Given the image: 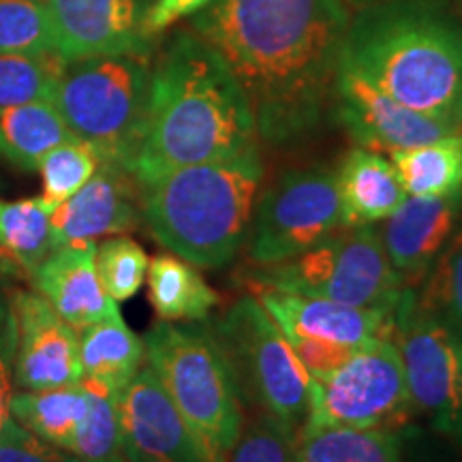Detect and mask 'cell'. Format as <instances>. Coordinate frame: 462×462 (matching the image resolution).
<instances>
[{"mask_svg": "<svg viewBox=\"0 0 462 462\" xmlns=\"http://www.w3.org/2000/svg\"><path fill=\"white\" fill-rule=\"evenodd\" d=\"M345 0H210L195 31L245 90L257 133L285 146L319 126L349 28Z\"/></svg>", "mask_w": 462, "mask_h": 462, "instance_id": "cell-1", "label": "cell"}, {"mask_svg": "<svg viewBox=\"0 0 462 462\" xmlns=\"http://www.w3.org/2000/svg\"><path fill=\"white\" fill-rule=\"evenodd\" d=\"M255 114L223 56L178 32L152 67L143 137L131 173L142 184L259 146Z\"/></svg>", "mask_w": 462, "mask_h": 462, "instance_id": "cell-2", "label": "cell"}, {"mask_svg": "<svg viewBox=\"0 0 462 462\" xmlns=\"http://www.w3.org/2000/svg\"><path fill=\"white\" fill-rule=\"evenodd\" d=\"M340 62L413 112L462 131V22L446 0L357 9Z\"/></svg>", "mask_w": 462, "mask_h": 462, "instance_id": "cell-3", "label": "cell"}, {"mask_svg": "<svg viewBox=\"0 0 462 462\" xmlns=\"http://www.w3.org/2000/svg\"><path fill=\"white\" fill-rule=\"evenodd\" d=\"M262 180L259 146L182 167L143 184L142 218L159 245L195 268H227L246 245Z\"/></svg>", "mask_w": 462, "mask_h": 462, "instance_id": "cell-4", "label": "cell"}, {"mask_svg": "<svg viewBox=\"0 0 462 462\" xmlns=\"http://www.w3.org/2000/svg\"><path fill=\"white\" fill-rule=\"evenodd\" d=\"M142 340L148 366L198 437L208 460H227L245 429V404L208 323L161 319Z\"/></svg>", "mask_w": 462, "mask_h": 462, "instance_id": "cell-5", "label": "cell"}, {"mask_svg": "<svg viewBox=\"0 0 462 462\" xmlns=\"http://www.w3.org/2000/svg\"><path fill=\"white\" fill-rule=\"evenodd\" d=\"M150 82V54L84 58L67 62L51 103L78 140L131 171L146 126Z\"/></svg>", "mask_w": 462, "mask_h": 462, "instance_id": "cell-6", "label": "cell"}, {"mask_svg": "<svg viewBox=\"0 0 462 462\" xmlns=\"http://www.w3.org/2000/svg\"><path fill=\"white\" fill-rule=\"evenodd\" d=\"M240 276L246 289H279L385 313H394L407 287L392 268L374 225H345L287 262L246 265Z\"/></svg>", "mask_w": 462, "mask_h": 462, "instance_id": "cell-7", "label": "cell"}, {"mask_svg": "<svg viewBox=\"0 0 462 462\" xmlns=\"http://www.w3.org/2000/svg\"><path fill=\"white\" fill-rule=\"evenodd\" d=\"M208 328L229 364L242 404L300 430L310 402V374L259 300L246 293Z\"/></svg>", "mask_w": 462, "mask_h": 462, "instance_id": "cell-8", "label": "cell"}, {"mask_svg": "<svg viewBox=\"0 0 462 462\" xmlns=\"http://www.w3.org/2000/svg\"><path fill=\"white\" fill-rule=\"evenodd\" d=\"M415 418L394 340L362 346L337 373L310 379V402L298 432L321 429L407 430Z\"/></svg>", "mask_w": 462, "mask_h": 462, "instance_id": "cell-9", "label": "cell"}, {"mask_svg": "<svg viewBox=\"0 0 462 462\" xmlns=\"http://www.w3.org/2000/svg\"><path fill=\"white\" fill-rule=\"evenodd\" d=\"M337 171L289 170L259 193L246 238V265H273L309 251L345 227Z\"/></svg>", "mask_w": 462, "mask_h": 462, "instance_id": "cell-10", "label": "cell"}, {"mask_svg": "<svg viewBox=\"0 0 462 462\" xmlns=\"http://www.w3.org/2000/svg\"><path fill=\"white\" fill-rule=\"evenodd\" d=\"M392 319V340L401 354L415 418L429 421L432 430L452 437L462 343L437 317L421 309L411 285L402 289Z\"/></svg>", "mask_w": 462, "mask_h": 462, "instance_id": "cell-11", "label": "cell"}, {"mask_svg": "<svg viewBox=\"0 0 462 462\" xmlns=\"http://www.w3.org/2000/svg\"><path fill=\"white\" fill-rule=\"evenodd\" d=\"M334 107L338 123L357 146L374 152L390 154L462 133L392 99L345 62H338L334 79Z\"/></svg>", "mask_w": 462, "mask_h": 462, "instance_id": "cell-12", "label": "cell"}, {"mask_svg": "<svg viewBox=\"0 0 462 462\" xmlns=\"http://www.w3.org/2000/svg\"><path fill=\"white\" fill-rule=\"evenodd\" d=\"M126 462H210L150 366L116 394Z\"/></svg>", "mask_w": 462, "mask_h": 462, "instance_id": "cell-13", "label": "cell"}, {"mask_svg": "<svg viewBox=\"0 0 462 462\" xmlns=\"http://www.w3.org/2000/svg\"><path fill=\"white\" fill-rule=\"evenodd\" d=\"M154 0H45L54 50L67 62L95 56L150 54L146 17Z\"/></svg>", "mask_w": 462, "mask_h": 462, "instance_id": "cell-14", "label": "cell"}, {"mask_svg": "<svg viewBox=\"0 0 462 462\" xmlns=\"http://www.w3.org/2000/svg\"><path fill=\"white\" fill-rule=\"evenodd\" d=\"M15 321V390H50L82 381L79 332L37 289L9 296Z\"/></svg>", "mask_w": 462, "mask_h": 462, "instance_id": "cell-15", "label": "cell"}, {"mask_svg": "<svg viewBox=\"0 0 462 462\" xmlns=\"http://www.w3.org/2000/svg\"><path fill=\"white\" fill-rule=\"evenodd\" d=\"M54 245L97 242L135 231L142 218V184L125 167L103 161L78 193L51 210Z\"/></svg>", "mask_w": 462, "mask_h": 462, "instance_id": "cell-16", "label": "cell"}, {"mask_svg": "<svg viewBox=\"0 0 462 462\" xmlns=\"http://www.w3.org/2000/svg\"><path fill=\"white\" fill-rule=\"evenodd\" d=\"M273 317L281 332L326 343L362 349L377 340L392 338V313L373 309H356L323 298H306L279 289H248Z\"/></svg>", "mask_w": 462, "mask_h": 462, "instance_id": "cell-17", "label": "cell"}, {"mask_svg": "<svg viewBox=\"0 0 462 462\" xmlns=\"http://www.w3.org/2000/svg\"><path fill=\"white\" fill-rule=\"evenodd\" d=\"M462 210V193L448 198H415L381 221L379 238L392 268L404 285L415 287L452 240Z\"/></svg>", "mask_w": 462, "mask_h": 462, "instance_id": "cell-18", "label": "cell"}, {"mask_svg": "<svg viewBox=\"0 0 462 462\" xmlns=\"http://www.w3.org/2000/svg\"><path fill=\"white\" fill-rule=\"evenodd\" d=\"M95 253L97 242L56 246L32 274L34 289L78 332L118 313L97 274Z\"/></svg>", "mask_w": 462, "mask_h": 462, "instance_id": "cell-19", "label": "cell"}, {"mask_svg": "<svg viewBox=\"0 0 462 462\" xmlns=\"http://www.w3.org/2000/svg\"><path fill=\"white\" fill-rule=\"evenodd\" d=\"M337 182L346 225H377L407 199L392 161L368 148L345 154Z\"/></svg>", "mask_w": 462, "mask_h": 462, "instance_id": "cell-20", "label": "cell"}, {"mask_svg": "<svg viewBox=\"0 0 462 462\" xmlns=\"http://www.w3.org/2000/svg\"><path fill=\"white\" fill-rule=\"evenodd\" d=\"M146 281L150 304L163 321H208L221 302L199 270L173 253H159L150 259Z\"/></svg>", "mask_w": 462, "mask_h": 462, "instance_id": "cell-21", "label": "cell"}, {"mask_svg": "<svg viewBox=\"0 0 462 462\" xmlns=\"http://www.w3.org/2000/svg\"><path fill=\"white\" fill-rule=\"evenodd\" d=\"M88 409L90 394L82 381H78L50 390H15L9 411L32 435L71 452Z\"/></svg>", "mask_w": 462, "mask_h": 462, "instance_id": "cell-22", "label": "cell"}, {"mask_svg": "<svg viewBox=\"0 0 462 462\" xmlns=\"http://www.w3.org/2000/svg\"><path fill=\"white\" fill-rule=\"evenodd\" d=\"M143 340L133 334L120 313L79 330L82 379L97 381L118 394L142 368Z\"/></svg>", "mask_w": 462, "mask_h": 462, "instance_id": "cell-23", "label": "cell"}, {"mask_svg": "<svg viewBox=\"0 0 462 462\" xmlns=\"http://www.w3.org/2000/svg\"><path fill=\"white\" fill-rule=\"evenodd\" d=\"M51 210L42 198L0 199V274L32 281L43 259L54 251Z\"/></svg>", "mask_w": 462, "mask_h": 462, "instance_id": "cell-24", "label": "cell"}, {"mask_svg": "<svg viewBox=\"0 0 462 462\" xmlns=\"http://www.w3.org/2000/svg\"><path fill=\"white\" fill-rule=\"evenodd\" d=\"M78 140L51 101L0 107V157L22 170H37L50 150Z\"/></svg>", "mask_w": 462, "mask_h": 462, "instance_id": "cell-25", "label": "cell"}, {"mask_svg": "<svg viewBox=\"0 0 462 462\" xmlns=\"http://www.w3.org/2000/svg\"><path fill=\"white\" fill-rule=\"evenodd\" d=\"M407 195L448 198L462 193V133L390 152Z\"/></svg>", "mask_w": 462, "mask_h": 462, "instance_id": "cell-26", "label": "cell"}, {"mask_svg": "<svg viewBox=\"0 0 462 462\" xmlns=\"http://www.w3.org/2000/svg\"><path fill=\"white\" fill-rule=\"evenodd\" d=\"M296 462H402V432L385 429L298 432Z\"/></svg>", "mask_w": 462, "mask_h": 462, "instance_id": "cell-27", "label": "cell"}, {"mask_svg": "<svg viewBox=\"0 0 462 462\" xmlns=\"http://www.w3.org/2000/svg\"><path fill=\"white\" fill-rule=\"evenodd\" d=\"M420 306L437 317L462 343V231L452 236L441 255L415 285Z\"/></svg>", "mask_w": 462, "mask_h": 462, "instance_id": "cell-28", "label": "cell"}, {"mask_svg": "<svg viewBox=\"0 0 462 462\" xmlns=\"http://www.w3.org/2000/svg\"><path fill=\"white\" fill-rule=\"evenodd\" d=\"M67 60L58 51L0 54V107L51 101Z\"/></svg>", "mask_w": 462, "mask_h": 462, "instance_id": "cell-29", "label": "cell"}, {"mask_svg": "<svg viewBox=\"0 0 462 462\" xmlns=\"http://www.w3.org/2000/svg\"><path fill=\"white\" fill-rule=\"evenodd\" d=\"M90 394V409L79 426L71 454L82 462H126L120 448L116 392L97 381L82 379Z\"/></svg>", "mask_w": 462, "mask_h": 462, "instance_id": "cell-30", "label": "cell"}, {"mask_svg": "<svg viewBox=\"0 0 462 462\" xmlns=\"http://www.w3.org/2000/svg\"><path fill=\"white\" fill-rule=\"evenodd\" d=\"M101 163L103 159L97 148L84 140L65 142L50 150L37 167L43 180V204L54 210L58 204L78 193L95 176Z\"/></svg>", "mask_w": 462, "mask_h": 462, "instance_id": "cell-31", "label": "cell"}, {"mask_svg": "<svg viewBox=\"0 0 462 462\" xmlns=\"http://www.w3.org/2000/svg\"><path fill=\"white\" fill-rule=\"evenodd\" d=\"M97 274L114 302H126L137 296L146 282L150 259L146 251L129 236H109L97 245Z\"/></svg>", "mask_w": 462, "mask_h": 462, "instance_id": "cell-32", "label": "cell"}, {"mask_svg": "<svg viewBox=\"0 0 462 462\" xmlns=\"http://www.w3.org/2000/svg\"><path fill=\"white\" fill-rule=\"evenodd\" d=\"M43 51H56L45 0H0V54Z\"/></svg>", "mask_w": 462, "mask_h": 462, "instance_id": "cell-33", "label": "cell"}, {"mask_svg": "<svg viewBox=\"0 0 462 462\" xmlns=\"http://www.w3.org/2000/svg\"><path fill=\"white\" fill-rule=\"evenodd\" d=\"M298 430L270 413H257L242 429L225 462H296Z\"/></svg>", "mask_w": 462, "mask_h": 462, "instance_id": "cell-34", "label": "cell"}, {"mask_svg": "<svg viewBox=\"0 0 462 462\" xmlns=\"http://www.w3.org/2000/svg\"><path fill=\"white\" fill-rule=\"evenodd\" d=\"M0 462H82L78 456L51 446L14 418L0 430Z\"/></svg>", "mask_w": 462, "mask_h": 462, "instance_id": "cell-35", "label": "cell"}, {"mask_svg": "<svg viewBox=\"0 0 462 462\" xmlns=\"http://www.w3.org/2000/svg\"><path fill=\"white\" fill-rule=\"evenodd\" d=\"M287 343L291 345L293 354L310 374V379H326L332 373H337L345 362L351 360L356 354L354 346L326 343V340H313L302 337H289Z\"/></svg>", "mask_w": 462, "mask_h": 462, "instance_id": "cell-36", "label": "cell"}, {"mask_svg": "<svg viewBox=\"0 0 462 462\" xmlns=\"http://www.w3.org/2000/svg\"><path fill=\"white\" fill-rule=\"evenodd\" d=\"M15 321L9 298L0 300V430L11 418V396L15 392Z\"/></svg>", "mask_w": 462, "mask_h": 462, "instance_id": "cell-37", "label": "cell"}, {"mask_svg": "<svg viewBox=\"0 0 462 462\" xmlns=\"http://www.w3.org/2000/svg\"><path fill=\"white\" fill-rule=\"evenodd\" d=\"M210 0H154L146 17V31L150 37L163 32L182 17L198 15L208 7Z\"/></svg>", "mask_w": 462, "mask_h": 462, "instance_id": "cell-38", "label": "cell"}, {"mask_svg": "<svg viewBox=\"0 0 462 462\" xmlns=\"http://www.w3.org/2000/svg\"><path fill=\"white\" fill-rule=\"evenodd\" d=\"M402 462H439L429 449L415 443L413 430H402Z\"/></svg>", "mask_w": 462, "mask_h": 462, "instance_id": "cell-39", "label": "cell"}, {"mask_svg": "<svg viewBox=\"0 0 462 462\" xmlns=\"http://www.w3.org/2000/svg\"><path fill=\"white\" fill-rule=\"evenodd\" d=\"M452 439L462 446V346H460V368H458V404H456V429H454Z\"/></svg>", "mask_w": 462, "mask_h": 462, "instance_id": "cell-40", "label": "cell"}, {"mask_svg": "<svg viewBox=\"0 0 462 462\" xmlns=\"http://www.w3.org/2000/svg\"><path fill=\"white\" fill-rule=\"evenodd\" d=\"M346 5L356 9H364V7H373V5H381V3H390V0H345Z\"/></svg>", "mask_w": 462, "mask_h": 462, "instance_id": "cell-41", "label": "cell"}, {"mask_svg": "<svg viewBox=\"0 0 462 462\" xmlns=\"http://www.w3.org/2000/svg\"><path fill=\"white\" fill-rule=\"evenodd\" d=\"M460 22H462V0H460Z\"/></svg>", "mask_w": 462, "mask_h": 462, "instance_id": "cell-42", "label": "cell"}]
</instances>
